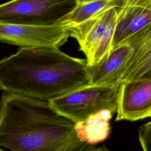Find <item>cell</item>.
Segmentation results:
<instances>
[{"label": "cell", "instance_id": "obj_1", "mask_svg": "<svg viewBox=\"0 0 151 151\" xmlns=\"http://www.w3.org/2000/svg\"><path fill=\"white\" fill-rule=\"evenodd\" d=\"M88 85L86 59L57 47L20 48L0 61V88L6 93L49 101Z\"/></svg>", "mask_w": 151, "mask_h": 151}, {"label": "cell", "instance_id": "obj_2", "mask_svg": "<svg viewBox=\"0 0 151 151\" xmlns=\"http://www.w3.org/2000/svg\"><path fill=\"white\" fill-rule=\"evenodd\" d=\"M0 145L11 151H84L91 146L49 101L6 92L1 98Z\"/></svg>", "mask_w": 151, "mask_h": 151}, {"label": "cell", "instance_id": "obj_3", "mask_svg": "<svg viewBox=\"0 0 151 151\" xmlns=\"http://www.w3.org/2000/svg\"><path fill=\"white\" fill-rule=\"evenodd\" d=\"M119 87L88 85L55 98L49 103L60 114L75 123L103 110L116 112Z\"/></svg>", "mask_w": 151, "mask_h": 151}, {"label": "cell", "instance_id": "obj_4", "mask_svg": "<svg viewBox=\"0 0 151 151\" xmlns=\"http://www.w3.org/2000/svg\"><path fill=\"white\" fill-rule=\"evenodd\" d=\"M78 0H12L0 6V23L52 25L62 23Z\"/></svg>", "mask_w": 151, "mask_h": 151}, {"label": "cell", "instance_id": "obj_5", "mask_svg": "<svg viewBox=\"0 0 151 151\" xmlns=\"http://www.w3.org/2000/svg\"><path fill=\"white\" fill-rule=\"evenodd\" d=\"M117 21V7H111L84 22L70 25L71 37L77 40L88 65L98 63L113 48Z\"/></svg>", "mask_w": 151, "mask_h": 151}, {"label": "cell", "instance_id": "obj_6", "mask_svg": "<svg viewBox=\"0 0 151 151\" xmlns=\"http://www.w3.org/2000/svg\"><path fill=\"white\" fill-rule=\"evenodd\" d=\"M71 33V27L64 23L47 26L0 23L1 41L21 48L59 47Z\"/></svg>", "mask_w": 151, "mask_h": 151}, {"label": "cell", "instance_id": "obj_7", "mask_svg": "<svg viewBox=\"0 0 151 151\" xmlns=\"http://www.w3.org/2000/svg\"><path fill=\"white\" fill-rule=\"evenodd\" d=\"M116 121L151 117V78L122 83L119 88Z\"/></svg>", "mask_w": 151, "mask_h": 151}, {"label": "cell", "instance_id": "obj_8", "mask_svg": "<svg viewBox=\"0 0 151 151\" xmlns=\"http://www.w3.org/2000/svg\"><path fill=\"white\" fill-rule=\"evenodd\" d=\"M133 54L132 47L126 42L113 47L98 63L88 65L90 85L119 87Z\"/></svg>", "mask_w": 151, "mask_h": 151}, {"label": "cell", "instance_id": "obj_9", "mask_svg": "<svg viewBox=\"0 0 151 151\" xmlns=\"http://www.w3.org/2000/svg\"><path fill=\"white\" fill-rule=\"evenodd\" d=\"M113 47L151 24V0H119Z\"/></svg>", "mask_w": 151, "mask_h": 151}, {"label": "cell", "instance_id": "obj_10", "mask_svg": "<svg viewBox=\"0 0 151 151\" xmlns=\"http://www.w3.org/2000/svg\"><path fill=\"white\" fill-rule=\"evenodd\" d=\"M113 114L109 110H103L83 122L75 123V130L78 138L90 145L105 140L110 134V120Z\"/></svg>", "mask_w": 151, "mask_h": 151}, {"label": "cell", "instance_id": "obj_11", "mask_svg": "<svg viewBox=\"0 0 151 151\" xmlns=\"http://www.w3.org/2000/svg\"><path fill=\"white\" fill-rule=\"evenodd\" d=\"M119 0H98L78 4L62 22L71 26L80 24L111 7L119 8Z\"/></svg>", "mask_w": 151, "mask_h": 151}, {"label": "cell", "instance_id": "obj_12", "mask_svg": "<svg viewBox=\"0 0 151 151\" xmlns=\"http://www.w3.org/2000/svg\"><path fill=\"white\" fill-rule=\"evenodd\" d=\"M122 42L129 44L133 50V54L126 74L136 65L151 55V24Z\"/></svg>", "mask_w": 151, "mask_h": 151}, {"label": "cell", "instance_id": "obj_13", "mask_svg": "<svg viewBox=\"0 0 151 151\" xmlns=\"http://www.w3.org/2000/svg\"><path fill=\"white\" fill-rule=\"evenodd\" d=\"M151 78V55L136 65L123 77L122 83Z\"/></svg>", "mask_w": 151, "mask_h": 151}, {"label": "cell", "instance_id": "obj_14", "mask_svg": "<svg viewBox=\"0 0 151 151\" xmlns=\"http://www.w3.org/2000/svg\"><path fill=\"white\" fill-rule=\"evenodd\" d=\"M138 136L143 151H151V120L139 127Z\"/></svg>", "mask_w": 151, "mask_h": 151}, {"label": "cell", "instance_id": "obj_15", "mask_svg": "<svg viewBox=\"0 0 151 151\" xmlns=\"http://www.w3.org/2000/svg\"><path fill=\"white\" fill-rule=\"evenodd\" d=\"M84 151H111L105 146L96 147L94 145H91Z\"/></svg>", "mask_w": 151, "mask_h": 151}, {"label": "cell", "instance_id": "obj_16", "mask_svg": "<svg viewBox=\"0 0 151 151\" xmlns=\"http://www.w3.org/2000/svg\"><path fill=\"white\" fill-rule=\"evenodd\" d=\"M94 1H98V0H78V4H83V3H86V2Z\"/></svg>", "mask_w": 151, "mask_h": 151}, {"label": "cell", "instance_id": "obj_17", "mask_svg": "<svg viewBox=\"0 0 151 151\" xmlns=\"http://www.w3.org/2000/svg\"><path fill=\"white\" fill-rule=\"evenodd\" d=\"M0 151H4L2 149H1V150H0Z\"/></svg>", "mask_w": 151, "mask_h": 151}]
</instances>
